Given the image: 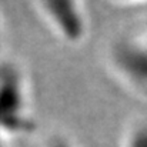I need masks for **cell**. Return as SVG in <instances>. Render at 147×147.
<instances>
[{"label": "cell", "mask_w": 147, "mask_h": 147, "mask_svg": "<svg viewBox=\"0 0 147 147\" xmlns=\"http://www.w3.org/2000/svg\"><path fill=\"white\" fill-rule=\"evenodd\" d=\"M34 13L50 33L71 46L82 45L89 36V19L80 1H34Z\"/></svg>", "instance_id": "cell-1"}, {"label": "cell", "mask_w": 147, "mask_h": 147, "mask_svg": "<svg viewBox=\"0 0 147 147\" xmlns=\"http://www.w3.org/2000/svg\"><path fill=\"white\" fill-rule=\"evenodd\" d=\"M107 66L126 89L147 96V42L114 40L107 50Z\"/></svg>", "instance_id": "cell-2"}, {"label": "cell", "mask_w": 147, "mask_h": 147, "mask_svg": "<svg viewBox=\"0 0 147 147\" xmlns=\"http://www.w3.org/2000/svg\"><path fill=\"white\" fill-rule=\"evenodd\" d=\"M124 147H147V123H136L129 127Z\"/></svg>", "instance_id": "cell-3"}]
</instances>
